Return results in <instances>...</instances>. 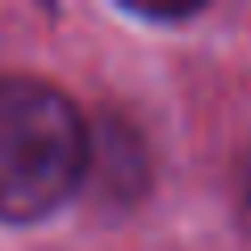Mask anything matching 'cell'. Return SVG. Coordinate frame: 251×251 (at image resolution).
I'll list each match as a JSON object with an SVG mask.
<instances>
[{
	"label": "cell",
	"mask_w": 251,
	"mask_h": 251,
	"mask_svg": "<svg viewBox=\"0 0 251 251\" xmlns=\"http://www.w3.org/2000/svg\"><path fill=\"white\" fill-rule=\"evenodd\" d=\"M88 130L54 84L0 75V222H38L75 193Z\"/></svg>",
	"instance_id": "cell-1"
},
{
	"label": "cell",
	"mask_w": 251,
	"mask_h": 251,
	"mask_svg": "<svg viewBox=\"0 0 251 251\" xmlns=\"http://www.w3.org/2000/svg\"><path fill=\"white\" fill-rule=\"evenodd\" d=\"M243 205H247V214H251V159H247V168H243Z\"/></svg>",
	"instance_id": "cell-2"
}]
</instances>
